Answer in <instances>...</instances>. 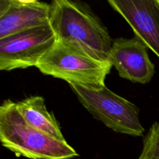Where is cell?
Instances as JSON below:
<instances>
[{
	"label": "cell",
	"mask_w": 159,
	"mask_h": 159,
	"mask_svg": "<svg viewBox=\"0 0 159 159\" xmlns=\"http://www.w3.org/2000/svg\"><path fill=\"white\" fill-rule=\"evenodd\" d=\"M55 43L51 25L38 26L0 40V70L12 71L37 67Z\"/></svg>",
	"instance_id": "5"
},
{
	"label": "cell",
	"mask_w": 159,
	"mask_h": 159,
	"mask_svg": "<svg viewBox=\"0 0 159 159\" xmlns=\"http://www.w3.org/2000/svg\"><path fill=\"white\" fill-rule=\"evenodd\" d=\"M148 48L140 38L120 37L113 40L110 62L121 78L134 83H148L155 73Z\"/></svg>",
	"instance_id": "6"
},
{
	"label": "cell",
	"mask_w": 159,
	"mask_h": 159,
	"mask_svg": "<svg viewBox=\"0 0 159 159\" xmlns=\"http://www.w3.org/2000/svg\"><path fill=\"white\" fill-rule=\"evenodd\" d=\"M82 105L98 120L116 133L134 137L143 135L144 128L139 120V109L127 99L110 91L70 85Z\"/></svg>",
	"instance_id": "4"
},
{
	"label": "cell",
	"mask_w": 159,
	"mask_h": 159,
	"mask_svg": "<svg viewBox=\"0 0 159 159\" xmlns=\"http://www.w3.org/2000/svg\"><path fill=\"white\" fill-rule=\"evenodd\" d=\"M50 25L55 40L110 62L113 40L90 7L80 2L54 0L51 3Z\"/></svg>",
	"instance_id": "1"
},
{
	"label": "cell",
	"mask_w": 159,
	"mask_h": 159,
	"mask_svg": "<svg viewBox=\"0 0 159 159\" xmlns=\"http://www.w3.org/2000/svg\"><path fill=\"white\" fill-rule=\"evenodd\" d=\"M108 3L159 57V0H110Z\"/></svg>",
	"instance_id": "7"
},
{
	"label": "cell",
	"mask_w": 159,
	"mask_h": 159,
	"mask_svg": "<svg viewBox=\"0 0 159 159\" xmlns=\"http://www.w3.org/2000/svg\"><path fill=\"white\" fill-rule=\"evenodd\" d=\"M24 120L34 128L61 141H65L55 116L46 108L45 100L40 96H32L16 103Z\"/></svg>",
	"instance_id": "9"
},
{
	"label": "cell",
	"mask_w": 159,
	"mask_h": 159,
	"mask_svg": "<svg viewBox=\"0 0 159 159\" xmlns=\"http://www.w3.org/2000/svg\"><path fill=\"white\" fill-rule=\"evenodd\" d=\"M110 62L91 57L78 48L56 41L41 57L37 68L41 73L62 79L69 85L99 89L106 86Z\"/></svg>",
	"instance_id": "3"
},
{
	"label": "cell",
	"mask_w": 159,
	"mask_h": 159,
	"mask_svg": "<svg viewBox=\"0 0 159 159\" xmlns=\"http://www.w3.org/2000/svg\"><path fill=\"white\" fill-rule=\"evenodd\" d=\"M51 5L37 0L0 1V40L50 24Z\"/></svg>",
	"instance_id": "8"
},
{
	"label": "cell",
	"mask_w": 159,
	"mask_h": 159,
	"mask_svg": "<svg viewBox=\"0 0 159 159\" xmlns=\"http://www.w3.org/2000/svg\"><path fill=\"white\" fill-rule=\"evenodd\" d=\"M16 102L6 99L0 107L2 145L17 156L30 159H71L78 153L61 141L30 126L19 113Z\"/></svg>",
	"instance_id": "2"
},
{
	"label": "cell",
	"mask_w": 159,
	"mask_h": 159,
	"mask_svg": "<svg viewBox=\"0 0 159 159\" xmlns=\"http://www.w3.org/2000/svg\"><path fill=\"white\" fill-rule=\"evenodd\" d=\"M138 159H159V122L152 124L144 138Z\"/></svg>",
	"instance_id": "10"
}]
</instances>
